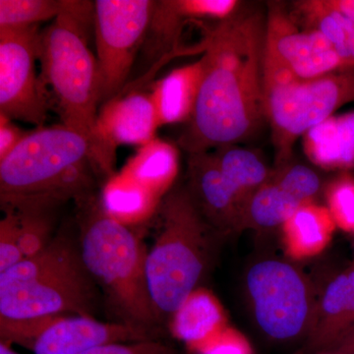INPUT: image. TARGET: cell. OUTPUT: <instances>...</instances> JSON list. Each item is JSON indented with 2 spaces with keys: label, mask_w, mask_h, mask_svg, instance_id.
<instances>
[{
  "label": "cell",
  "mask_w": 354,
  "mask_h": 354,
  "mask_svg": "<svg viewBox=\"0 0 354 354\" xmlns=\"http://www.w3.org/2000/svg\"><path fill=\"white\" fill-rule=\"evenodd\" d=\"M264 29L260 13H236L204 39L199 97L178 140L188 155L234 146L248 139L265 118Z\"/></svg>",
  "instance_id": "cell-1"
},
{
  "label": "cell",
  "mask_w": 354,
  "mask_h": 354,
  "mask_svg": "<svg viewBox=\"0 0 354 354\" xmlns=\"http://www.w3.org/2000/svg\"><path fill=\"white\" fill-rule=\"evenodd\" d=\"M95 2L66 0L64 12L41 32V80L64 127L82 135L99 174L97 116L102 104L97 58L88 46Z\"/></svg>",
  "instance_id": "cell-2"
},
{
  "label": "cell",
  "mask_w": 354,
  "mask_h": 354,
  "mask_svg": "<svg viewBox=\"0 0 354 354\" xmlns=\"http://www.w3.org/2000/svg\"><path fill=\"white\" fill-rule=\"evenodd\" d=\"M95 174L92 150L82 135L64 124L37 128L0 162L1 207L82 202L92 197Z\"/></svg>",
  "instance_id": "cell-3"
},
{
  "label": "cell",
  "mask_w": 354,
  "mask_h": 354,
  "mask_svg": "<svg viewBox=\"0 0 354 354\" xmlns=\"http://www.w3.org/2000/svg\"><path fill=\"white\" fill-rule=\"evenodd\" d=\"M155 243L147 253L149 291L160 321L171 318L201 288L221 236L205 220L187 186H176L160 202Z\"/></svg>",
  "instance_id": "cell-4"
},
{
  "label": "cell",
  "mask_w": 354,
  "mask_h": 354,
  "mask_svg": "<svg viewBox=\"0 0 354 354\" xmlns=\"http://www.w3.org/2000/svg\"><path fill=\"white\" fill-rule=\"evenodd\" d=\"M78 205L79 248L88 274L121 322L153 333L160 319L149 291L143 242L133 227L108 215L100 199L92 196Z\"/></svg>",
  "instance_id": "cell-5"
},
{
  "label": "cell",
  "mask_w": 354,
  "mask_h": 354,
  "mask_svg": "<svg viewBox=\"0 0 354 354\" xmlns=\"http://www.w3.org/2000/svg\"><path fill=\"white\" fill-rule=\"evenodd\" d=\"M97 295L80 248L57 236L37 255L0 272V319L94 317Z\"/></svg>",
  "instance_id": "cell-6"
},
{
  "label": "cell",
  "mask_w": 354,
  "mask_h": 354,
  "mask_svg": "<svg viewBox=\"0 0 354 354\" xmlns=\"http://www.w3.org/2000/svg\"><path fill=\"white\" fill-rule=\"evenodd\" d=\"M262 83L264 114L279 167L288 165L299 137L354 101V67L302 79L263 58Z\"/></svg>",
  "instance_id": "cell-7"
},
{
  "label": "cell",
  "mask_w": 354,
  "mask_h": 354,
  "mask_svg": "<svg viewBox=\"0 0 354 354\" xmlns=\"http://www.w3.org/2000/svg\"><path fill=\"white\" fill-rule=\"evenodd\" d=\"M246 286L256 322L268 337L306 339L318 298L300 270L286 261H258L247 272Z\"/></svg>",
  "instance_id": "cell-8"
},
{
  "label": "cell",
  "mask_w": 354,
  "mask_h": 354,
  "mask_svg": "<svg viewBox=\"0 0 354 354\" xmlns=\"http://www.w3.org/2000/svg\"><path fill=\"white\" fill-rule=\"evenodd\" d=\"M155 1H95L97 64L102 104L120 95L130 81L137 55L145 41Z\"/></svg>",
  "instance_id": "cell-9"
},
{
  "label": "cell",
  "mask_w": 354,
  "mask_h": 354,
  "mask_svg": "<svg viewBox=\"0 0 354 354\" xmlns=\"http://www.w3.org/2000/svg\"><path fill=\"white\" fill-rule=\"evenodd\" d=\"M39 26L0 29V114L43 127L51 102L37 75L41 32Z\"/></svg>",
  "instance_id": "cell-10"
},
{
  "label": "cell",
  "mask_w": 354,
  "mask_h": 354,
  "mask_svg": "<svg viewBox=\"0 0 354 354\" xmlns=\"http://www.w3.org/2000/svg\"><path fill=\"white\" fill-rule=\"evenodd\" d=\"M263 58L302 79L348 69L321 32L299 24L281 2L268 3Z\"/></svg>",
  "instance_id": "cell-11"
},
{
  "label": "cell",
  "mask_w": 354,
  "mask_h": 354,
  "mask_svg": "<svg viewBox=\"0 0 354 354\" xmlns=\"http://www.w3.org/2000/svg\"><path fill=\"white\" fill-rule=\"evenodd\" d=\"M237 0H158L142 46L141 73L120 95L138 91L153 78L156 72L181 53L178 41L184 26L190 20L214 19L220 22L239 13Z\"/></svg>",
  "instance_id": "cell-12"
},
{
  "label": "cell",
  "mask_w": 354,
  "mask_h": 354,
  "mask_svg": "<svg viewBox=\"0 0 354 354\" xmlns=\"http://www.w3.org/2000/svg\"><path fill=\"white\" fill-rule=\"evenodd\" d=\"M160 127L151 95L134 91L102 104L97 123L99 174L108 179L115 174L118 147L144 146L156 138Z\"/></svg>",
  "instance_id": "cell-13"
},
{
  "label": "cell",
  "mask_w": 354,
  "mask_h": 354,
  "mask_svg": "<svg viewBox=\"0 0 354 354\" xmlns=\"http://www.w3.org/2000/svg\"><path fill=\"white\" fill-rule=\"evenodd\" d=\"M320 186L318 174L306 165L279 167L247 202L241 232L283 227L300 207L313 202Z\"/></svg>",
  "instance_id": "cell-14"
},
{
  "label": "cell",
  "mask_w": 354,
  "mask_h": 354,
  "mask_svg": "<svg viewBox=\"0 0 354 354\" xmlns=\"http://www.w3.org/2000/svg\"><path fill=\"white\" fill-rule=\"evenodd\" d=\"M186 186L205 220L221 236L241 232L245 200L221 171L213 151L188 155Z\"/></svg>",
  "instance_id": "cell-15"
},
{
  "label": "cell",
  "mask_w": 354,
  "mask_h": 354,
  "mask_svg": "<svg viewBox=\"0 0 354 354\" xmlns=\"http://www.w3.org/2000/svg\"><path fill=\"white\" fill-rule=\"evenodd\" d=\"M147 339H156L153 333L129 324L60 316L39 335L32 351L35 354H83L106 344Z\"/></svg>",
  "instance_id": "cell-16"
},
{
  "label": "cell",
  "mask_w": 354,
  "mask_h": 354,
  "mask_svg": "<svg viewBox=\"0 0 354 354\" xmlns=\"http://www.w3.org/2000/svg\"><path fill=\"white\" fill-rule=\"evenodd\" d=\"M354 328V268L337 274L317 301L315 318L305 339V354L330 351Z\"/></svg>",
  "instance_id": "cell-17"
},
{
  "label": "cell",
  "mask_w": 354,
  "mask_h": 354,
  "mask_svg": "<svg viewBox=\"0 0 354 354\" xmlns=\"http://www.w3.org/2000/svg\"><path fill=\"white\" fill-rule=\"evenodd\" d=\"M205 72L204 57L174 69L155 84L152 97L160 127L187 123L196 106Z\"/></svg>",
  "instance_id": "cell-18"
},
{
  "label": "cell",
  "mask_w": 354,
  "mask_h": 354,
  "mask_svg": "<svg viewBox=\"0 0 354 354\" xmlns=\"http://www.w3.org/2000/svg\"><path fill=\"white\" fill-rule=\"evenodd\" d=\"M171 334L193 351L204 346L227 328L218 299L209 290L198 288L171 318Z\"/></svg>",
  "instance_id": "cell-19"
},
{
  "label": "cell",
  "mask_w": 354,
  "mask_h": 354,
  "mask_svg": "<svg viewBox=\"0 0 354 354\" xmlns=\"http://www.w3.org/2000/svg\"><path fill=\"white\" fill-rule=\"evenodd\" d=\"M307 157L327 169H354V111L332 116L304 135Z\"/></svg>",
  "instance_id": "cell-20"
},
{
  "label": "cell",
  "mask_w": 354,
  "mask_h": 354,
  "mask_svg": "<svg viewBox=\"0 0 354 354\" xmlns=\"http://www.w3.org/2000/svg\"><path fill=\"white\" fill-rule=\"evenodd\" d=\"M179 164L177 147L165 140L155 138L139 147L121 171L162 200L174 187Z\"/></svg>",
  "instance_id": "cell-21"
},
{
  "label": "cell",
  "mask_w": 354,
  "mask_h": 354,
  "mask_svg": "<svg viewBox=\"0 0 354 354\" xmlns=\"http://www.w3.org/2000/svg\"><path fill=\"white\" fill-rule=\"evenodd\" d=\"M99 199L108 215L129 227L153 218L162 201L121 171L106 179Z\"/></svg>",
  "instance_id": "cell-22"
},
{
  "label": "cell",
  "mask_w": 354,
  "mask_h": 354,
  "mask_svg": "<svg viewBox=\"0 0 354 354\" xmlns=\"http://www.w3.org/2000/svg\"><path fill=\"white\" fill-rule=\"evenodd\" d=\"M290 12L300 25L321 32L341 58L344 66L353 68V21L333 8L328 0L293 1Z\"/></svg>",
  "instance_id": "cell-23"
},
{
  "label": "cell",
  "mask_w": 354,
  "mask_h": 354,
  "mask_svg": "<svg viewBox=\"0 0 354 354\" xmlns=\"http://www.w3.org/2000/svg\"><path fill=\"white\" fill-rule=\"evenodd\" d=\"M286 252L295 259L313 257L327 247L335 225L327 207L308 203L283 223Z\"/></svg>",
  "instance_id": "cell-24"
},
{
  "label": "cell",
  "mask_w": 354,
  "mask_h": 354,
  "mask_svg": "<svg viewBox=\"0 0 354 354\" xmlns=\"http://www.w3.org/2000/svg\"><path fill=\"white\" fill-rule=\"evenodd\" d=\"M213 152L221 171L236 188L246 204L271 176L264 160L253 151L228 146Z\"/></svg>",
  "instance_id": "cell-25"
},
{
  "label": "cell",
  "mask_w": 354,
  "mask_h": 354,
  "mask_svg": "<svg viewBox=\"0 0 354 354\" xmlns=\"http://www.w3.org/2000/svg\"><path fill=\"white\" fill-rule=\"evenodd\" d=\"M66 0H0V29H22L57 19Z\"/></svg>",
  "instance_id": "cell-26"
},
{
  "label": "cell",
  "mask_w": 354,
  "mask_h": 354,
  "mask_svg": "<svg viewBox=\"0 0 354 354\" xmlns=\"http://www.w3.org/2000/svg\"><path fill=\"white\" fill-rule=\"evenodd\" d=\"M15 211L19 230V246L26 258L43 251L51 241L50 211L53 208L41 205H24L17 207H1Z\"/></svg>",
  "instance_id": "cell-27"
},
{
  "label": "cell",
  "mask_w": 354,
  "mask_h": 354,
  "mask_svg": "<svg viewBox=\"0 0 354 354\" xmlns=\"http://www.w3.org/2000/svg\"><path fill=\"white\" fill-rule=\"evenodd\" d=\"M325 196L337 227L354 232V177L349 174L337 176L327 186Z\"/></svg>",
  "instance_id": "cell-28"
},
{
  "label": "cell",
  "mask_w": 354,
  "mask_h": 354,
  "mask_svg": "<svg viewBox=\"0 0 354 354\" xmlns=\"http://www.w3.org/2000/svg\"><path fill=\"white\" fill-rule=\"evenodd\" d=\"M60 316L29 320H3L0 319V342L11 346L20 344L32 349L35 342L44 330Z\"/></svg>",
  "instance_id": "cell-29"
},
{
  "label": "cell",
  "mask_w": 354,
  "mask_h": 354,
  "mask_svg": "<svg viewBox=\"0 0 354 354\" xmlns=\"http://www.w3.org/2000/svg\"><path fill=\"white\" fill-rule=\"evenodd\" d=\"M1 209L4 216L0 221V272L24 260L19 246L17 215L13 209Z\"/></svg>",
  "instance_id": "cell-30"
},
{
  "label": "cell",
  "mask_w": 354,
  "mask_h": 354,
  "mask_svg": "<svg viewBox=\"0 0 354 354\" xmlns=\"http://www.w3.org/2000/svg\"><path fill=\"white\" fill-rule=\"evenodd\" d=\"M83 354H180L176 348L158 339L106 344Z\"/></svg>",
  "instance_id": "cell-31"
},
{
  "label": "cell",
  "mask_w": 354,
  "mask_h": 354,
  "mask_svg": "<svg viewBox=\"0 0 354 354\" xmlns=\"http://www.w3.org/2000/svg\"><path fill=\"white\" fill-rule=\"evenodd\" d=\"M197 354H252L243 335L227 327L220 334L195 351Z\"/></svg>",
  "instance_id": "cell-32"
},
{
  "label": "cell",
  "mask_w": 354,
  "mask_h": 354,
  "mask_svg": "<svg viewBox=\"0 0 354 354\" xmlns=\"http://www.w3.org/2000/svg\"><path fill=\"white\" fill-rule=\"evenodd\" d=\"M29 133L23 131L12 120L0 114V162L19 146Z\"/></svg>",
  "instance_id": "cell-33"
},
{
  "label": "cell",
  "mask_w": 354,
  "mask_h": 354,
  "mask_svg": "<svg viewBox=\"0 0 354 354\" xmlns=\"http://www.w3.org/2000/svg\"><path fill=\"white\" fill-rule=\"evenodd\" d=\"M330 351L337 354H354V328Z\"/></svg>",
  "instance_id": "cell-34"
},
{
  "label": "cell",
  "mask_w": 354,
  "mask_h": 354,
  "mask_svg": "<svg viewBox=\"0 0 354 354\" xmlns=\"http://www.w3.org/2000/svg\"><path fill=\"white\" fill-rule=\"evenodd\" d=\"M328 3L354 22V0H328Z\"/></svg>",
  "instance_id": "cell-35"
},
{
  "label": "cell",
  "mask_w": 354,
  "mask_h": 354,
  "mask_svg": "<svg viewBox=\"0 0 354 354\" xmlns=\"http://www.w3.org/2000/svg\"><path fill=\"white\" fill-rule=\"evenodd\" d=\"M0 354H19L11 348V346L0 342Z\"/></svg>",
  "instance_id": "cell-36"
}]
</instances>
